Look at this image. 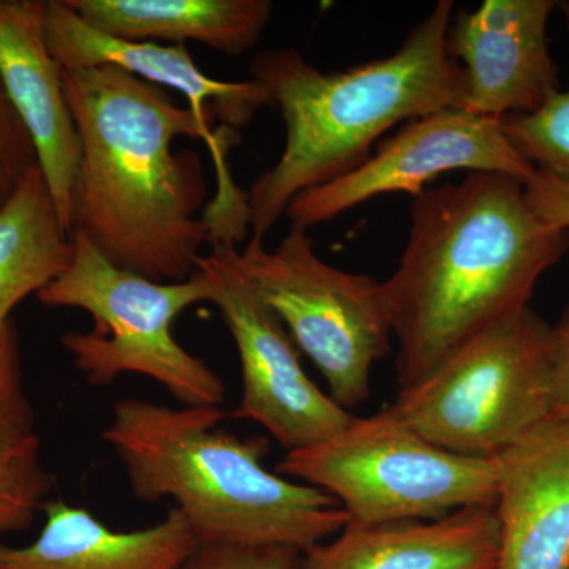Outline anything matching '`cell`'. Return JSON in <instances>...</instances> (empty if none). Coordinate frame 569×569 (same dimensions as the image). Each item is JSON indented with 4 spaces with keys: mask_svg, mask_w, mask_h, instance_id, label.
Instances as JSON below:
<instances>
[{
    "mask_svg": "<svg viewBox=\"0 0 569 569\" xmlns=\"http://www.w3.org/2000/svg\"><path fill=\"white\" fill-rule=\"evenodd\" d=\"M63 84L81 144L70 234L153 282L192 279L209 244L198 216L208 182L200 156L173 151V141L203 140L222 179L239 133L213 127L189 104L174 103L167 89L118 67L63 70Z\"/></svg>",
    "mask_w": 569,
    "mask_h": 569,
    "instance_id": "6da1fadb",
    "label": "cell"
},
{
    "mask_svg": "<svg viewBox=\"0 0 569 569\" xmlns=\"http://www.w3.org/2000/svg\"><path fill=\"white\" fill-rule=\"evenodd\" d=\"M568 250L569 230L545 222L511 176L468 173L411 198L407 244L381 282L400 389L529 309L539 280Z\"/></svg>",
    "mask_w": 569,
    "mask_h": 569,
    "instance_id": "7a4b0ae2",
    "label": "cell"
},
{
    "mask_svg": "<svg viewBox=\"0 0 569 569\" xmlns=\"http://www.w3.org/2000/svg\"><path fill=\"white\" fill-rule=\"evenodd\" d=\"M455 14L440 0L399 50L342 71L317 69L293 48L254 56L250 74L282 114L284 148L247 190L252 239L264 241L299 193L365 163L397 123L463 110L466 80L447 43Z\"/></svg>",
    "mask_w": 569,
    "mask_h": 569,
    "instance_id": "3957f363",
    "label": "cell"
},
{
    "mask_svg": "<svg viewBox=\"0 0 569 569\" xmlns=\"http://www.w3.org/2000/svg\"><path fill=\"white\" fill-rule=\"evenodd\" d=\"M222 407H168L126 397L102 440L134 498H171L200 545L283 546L305 553L350 522L323 490L264 467L263 437L220 427Z\"/></svg>",
    "mask_w": 569,
    "mask_h": 569,
    "instance_id": "277c9868",
    "label": "cell"
},
{
    "mask_svg": "<svg viewBox=\"0 0 569 569\" xmlns=\"http://www.w3.org/2000/svg\"><path fill=\"white\" fill-rule=\"evenodd\" d=\"M69 268L37 295L48 309H80L92 331H69L61 346L92 387H108L127 373L162 385L182 407H222V377L187 351L171 332L189 307L209 302L200 271L186 282H153L108 261L88 238L71 234Z\"/></svg>",
    "mask_w": 569,
    "mask_h": 569,
    "instance_id": "5b68a950",
    "label": "cell"
},
{
    "mask_svg": "<svg viewBox=\"0 0 569 569\" xmlns=\"http://www.w3.org/2000/svg\"><path fill=\"white\" fill-rule=\"evenodd\" d=\"M277 473L329 493L361 526L437 520L497 498L492 459L430 443L389 407L355 417L320 443L287 451Z\"/></svg>",
    "mask_w": 569,
    "mask_h": 569,
    "instance_id": "8992f818",
    "label": "cell"
},
{
    "mask_svg": "<svg viewBox=\"0 0 569 569\" xmlns=\"http://www.w3.org/2000/svg\"><path fill=\"white\" fill-rule=\"evenodd\" d=\"M549 331L531 307L498 321L400 389L389 408L437 447L496 458L550 421Z\"/></svg>",
    "mask_w": 569,
    "mask_h": 569,
    "instance_id": "52a82bcc",
    "label": "cell"
},
{
    "mask_svg": "<svg viewBox=\"0 0 569 569\" xmlns=\"http://www.w3.org/2000/svg\"><path fill=\"white\" fill-rule=\"evenodd\" d=\"M233 261L317 367L337 406L347 411L362 406L373 366L391 350L381 282L326 263L309 231L298 228L272 250L250 239L244 249L236 247Z\"/></svg>",
    "mask_w": 569,
    "mask_h": 569,
    "instance_id": "ba28073f",
    "label": "cell"
},
{
    "mask_svg": "<svg viewBox=\"0 0 569 569\" xmlns=\"http://www.w3.org/2000/svg\"><path fill=\"white\" fill-rule=\"evenodd\" d=\"M236 246L211 244L198 261L209 302L219 309L241 361L242 399L233 417L263 426L287 451L320 443L355 417L307 376L282 320L236 268Z\"/></svg>",
    "mask_w": 569,
    "mask_h": 569,
    "instance_id": "9c48e42d",
    "label": "cell"
},
{
    "mask_svg": "<svg viewBox=\"0 0 569 569\" xmlns=\"http://www.w3.org/2000/svg\"><path fill=\"white\" fill-rule=\"evenodd\" d=\"M452 171L507 174L523 183L537 173L500 121L451 108L407 122L350 173L299 193L284 217L291 228L309 231L383 194L417 197Z\"/></svg>",
    "mask_w": 569,
    "mask_h": 569,
    "instance_id": "30bf717a",
    "label": "cell"
},
{
    "mask_svg": "<svg viewBox=\"0 0 569 569\" xmlns=\"http://www.w3.org/2000/svg\"><path fill=\"white\" fill-rule=\"evenodd\" d=\"M559 0H486L449 26L451 58L466 80L463 110L501 119L539 110L560 89L548 28Z\"/></svg>",
    "mask_w": 569,
    "mask_h": 569,
    "instance_id": "8fae6325",
    "label": "cell"
},
{
    "mask_svg": "<svg viewBox=\"0 0 569 569\" xmlns=\"http://www.w3.org/2000/svg\"><path fill=\"white\" fill-rule=\"evenodd\" d=\"M44 37L63 70L118 67L153 86L186 97L190 110L239 133L257 112L272 107L260 81H220L198 69L186 44L116 39L82 21L63 0L44 3Z\"/></svg>",
    "mask_w": 569,
    "mask_h": 569,
    "instance_id": "7c38bea8",
    "label": "cell"
},
{
    "mask_svg": "<svg viewBox=\"0 0 569 569\" xmlns=\"http://www.w3.org/2000/svg\"><path fill=\"white\" fill-rule=\"evenodd\" d=\"M492 460L496 569H569V425L550 419Z\"/></svg>",
    "mask_w": 569,
    "mask_h": 569,
    "instance_id": "4fadbf2b",
    "label": "cell"
},
{
    "mask_svg": "<svg viewBox=\"0 0 569 569\" xmlns=\"http://www.w3.org/2000/svg\"><path fill=\"white\" fill-rule=\"evenodd\" d=\"M47 0H0V78L36 146L39 168L70 233L81 144L63 69L44 37Z\"/></svg>",
    "mask_w": 569,
    "mask_h": 569,
    "instance_id": "5bb4252c",
    "label": "cell"
},
{
    "mask_svg": "<svg viewBox=\"0 0 569 569\" xmlns=\"http://www.w3.org/2000/svg\"><path fill=\"white\" fill-rule=\"evenodd\" d=\"M500 522L496 505L437 520L361 526L302 553L299 569H496Z\"/></svg>",
    "mask_w": 569,
    "mask_h": 569,
    "instance_id": "9a60e30c",
    "label": "cell"
},
{
    "mask_svg": "<svg viewBox=\"0 0 569 569\" xmlns=\"http://www.w3.org/2000/svg\"><path fill=\"white\" fill-rule=\"evenodd\" d=\"M39 537L0 545V569H182L200 542L178 508L132 531L112 530L89 509L48 500Z\"/></svg>",
    "mask_w": 569,
    "mask_h": 569,
    "instance_id": "2e32d148",
    "label": "cell"
},
{
    "mask_svg": "<svg viewBox=\"0 0 569 569\" xmlns=\"http://www.w3.org/2000/svg\"><path fill=\"white\" fill-rule=\"evenodd\" d=\"M97 31L130 41H197L236 58L257 47L269 0H63Z\"/></svg>",
    "mask_w": 569,
    "mask_h": 569,
    "instance_id": "e0dca14e",
    "label": "cell"
},
{
    "mask_svg": "<svg viewBox=\"0 0 569 569\" xmlns=\"http://www.w3.org/2000/svg\"><path fill=\"white\" fill-rule=\"evenodd\" d=\"M71 234L40 168L0 208V321L69 268Z\"/></svg>",
    "mask_w": 569,
    "mask_h": 569,
    "instance_id": "ac0fdd59",
    "label": "cell"
},
{
    "mask_svg": "<svg viewBox=\"0 0 569 569\" xmlns=\"http://www.w3.org/2000/svg\"><path fill=\"white\" fill-rule=\"evenodd\" d=\"M52 485L36 429L0 432V538L36 522Z\"/></svg>",
    "mask_w": 569,
    "mask_h": 569,
    "instance_id": "d6986e66",
    "label": "cell"
},
{
    "mask_svg": "<svg viewBox=\"0 0 569 569\" xmlns=\"http://www.w3.org/2000/svg\"><path fill=\"white\" fill-rule=\"evenodd\" d=\"M559 10L569 31V2ZM501 129L516 149L537 171L569 181V91L550 97L529 114L507 116Z\"/></svg>",
    "mask_w": 569,
    "mask_h": 569,
    "instance_id": "ffe728a7",
    "label": "cell"
},
{
    "mask_svg": "<svg viewBox=\"0 0 569 569\" xmlns=\"http://www.w3.org/2000/svg\"><path fill=\"white\" fill-rule=\"evenodd\" d=\"M36 168V146L0 78V208Z\"/></svg>",
    "mask_w": 569,
    "mask_h": 569,
    "instance_id": "44dd1931",
    "label": "cell"
},
{
    "mask_svg": "<svg viewBox=\"0 0 569 569\" xmlns=\"http://www.w3.org/2000/svg\"><path fill=\"white\" fill-rule=\"evenodd\" d=\"M36 429L24 387L20 337L13 320L0 321V432Z\"/></svg>",
    "mask_w": 569,
    "mask_h": 569,
    "instance_id": "7402d4cb",
    "label": "cell"
},
{
    "mask_svg": "<svg viewBox=\"0 0 569 569\" xmlns=\"http://www.w3.org/2000/svg\"><path fill=\"white\" fill-rule=\"evenodd\" d=\"M301 557L283 546L200 545L182 569H299Z\"/></svg>",
    "mask_w": 569,
    "mask_h": 569,
    "instance_id": "603a6c76",
    "label": "cell"
},
{
    "mask_svg": "<svg viewBox=\"0 0 569 569\" xmlns=\"http://www.w3.org/2000/svg\"><path fill=\"white\" fill-rule=\"evenodd\" d=\"M550 385L552 413L550 419L569 425V302L549 331Z\"/></svg>",
    "mask_w": 569,
    "mask_h": 569,
    "instance_id": "cb8c5ba5",
    "label": "cell"
},
{
    "mask_svg": "<svg viewBox=\"0 0 569 569\" xmlns=\"http://www.w3.org/2000/svg\"><path fill=\"white\" fill-rule=\"evenodd\" d=\"M527 200L545 222L569 230V181L537 171L526 183Z\"/></svg>",
    "mask_w": 569,
    "mask_h": 569,
    "instance_id": "d4e9b609",
    "label": "cell"
}]
</instances>
